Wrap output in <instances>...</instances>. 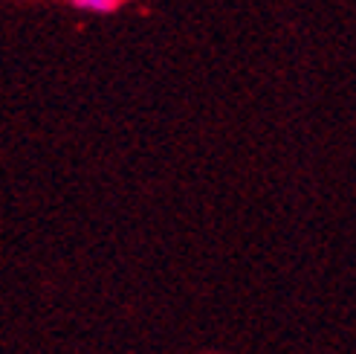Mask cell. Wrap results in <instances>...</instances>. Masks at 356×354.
I'll list each match as a JSON object with an SVG mask.
<instances>
[{
	"instance_id": "obj_1",
	"label": "cell",
	"mask_w": 356,
	"mask_h": 354,
	"mask_svg": "<svg viewBox=\"0 0 356 354\" xmlns=\"http://www.w3.org/2000/svg\"><path fill=\"white\" fill-rule=\"evenodd\" d=\"M73 6L84 12H111L116 6V0H73Z\"/></svg>"
}]
</instances>
